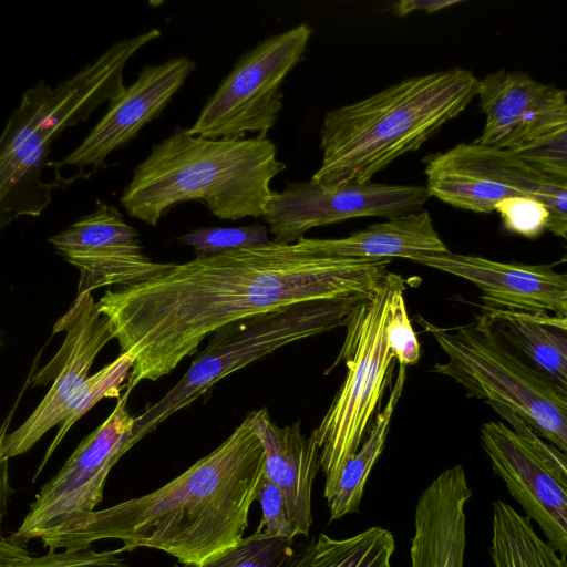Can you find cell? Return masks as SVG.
Instances as JSON below:
<instances>
[{
	"instance_id": "14",
	"label": "cell",
	"mask_w": 567,
	"mask_h": 567,
	"mask_svg": "<svg viewBox=\"0 0 567 567\" xmlns=\"http://www.w3.org/2000/svg\"><path fill=\"white\" fill-rule=\"evenodd\" d=\"M54 249L80 271L78 295L118 285L133 286L169 267L146 257L137 230L114 206L96 200V208L48 238Z\"/></svg>"
},
{
	"instance_id": "23",
	"label": "cell",
	"mask_w": 567,
	"mask_h": 567,
	"mask_svg": "<svg viewBox=\"0 0 567 567\" xmlns=\"http://www.w3.org/2000/svg\"><path fill=\"white\" fill-rule=\"evenodd\" d=\"M483 309L494 333L567 394V318L548 312Z\"/></svg>"
},
{
	"instance_id": "27",
	"label": "cell",
	"mask_w": 567,
	"mask_h": 567,
	"mask_svg": "<svg viewBox=\"0 0 567 567\" xmlns=\"http://www.w3.org/2000/svg\"><path fill=\"white\" fill-rule=\"evenodd\" d=\"M133 365V360L127 353L121 352L111 363L103 367L95 374L89 377L76 391L69 405L65 417L61 422L56 435L50 444L33 481L39 476L44 465L64 439L73 424L104 398H120L121 391L125 388Z\"/></svg>"
},
{
	"instance_id": "17",
	"label": "cell",
	"mask_w": 567,
	"mask_h": 567,
	"mask_svg": "<svg viewBox=\"0 0 567 567\" xmlns=\"http://www.w3.org/2000/svg\"><path fill=\"white\" fill-rule=\"evenodd\" d=\"M412 261L474 284L482 291V308L550 312L567 318V275L549 265L503 262L451 251Z\"/></svg>"
},
{
	"instance_id": "33",
	"label": "cell",
	"mask_w": 567,
	"mask_h": 567,
	"mask_svg": "<svg viewBox=\"0 0 567 567\" xmlns=\"http://www.w3.org/2000/svg\"><path fill=\"white\" fill-rule=\"evenodd\" d=\"M256 501L259 502L261 507V519L254 533L255 536L293 539L299 535L282 494L265 475H262L258 486Z\"/></svg>"
},
{
	"instance_id": "11",
	"label": "cell",
	"mask_w": 567,
	"mask_h": 567,
	"mask_svg": "<svg viewBox=\"0 0 567 567\" xmlns=\"http://www.w3.org/2000/svg\"><path fill=\"white\" fill-rule=\"evenodd\" d=\"M425 186L355 183L289 184L274 192L264 220L276 244H293L311 228L357 217L393 218L417 212L429 199Z\"/></svg>"
},
{
	"instance_id": "20",
	"label": "cell",
	"mask_w": 567,
	"mask_h": 567,
	"mask_svg": "<svg viewBox=\"0 0 567 567\" xmlns=\"http://www.w3.org/2000/svg\"><path fill=\"white\" fill-rule=\"evenodd\" d=\"M50 147L17 107L0 134V231L51 203L58 184L42 179Z\"/></svg>"
},
{
	"instance_id": "30",
	"label": "cell",
	"mask_w": 567,
	"mask_h": 567,
	"mask_svg": "<svg viewBox=\"0 0 567 567\" xmlns=\"http://www.w3.org/2000/svg\"><path fill=\"white\" fill-rule=\"evenodd\" d=\"M192 246L196 257L269 244L268 230L261 225L240 227H202L177 238Z\"/></svg>"
},
{
	"instance_id": "9",
	"label": "cell",
	"mask_w": 567,
	"mask_h": 567,
	"mask_svg": "<svg viewBox=\"0 0 567 567\" xmlns=\"http://www.w3.org/2000/svg\"><path fill=\"white\" fill-rule=\"evenodd\" d=\"M312 32L302 23L241 55L188 133L208 138L267 134L281 109V83L302 58Z\"/></svg>"
},
{
	"instance_id": "10",
	"label": "cell",
	"mask_w": 567,
	"mask_h": 567,
	"mask_svg": "<svg viewBox=\"0 0 567 567\" xmlns=\"http://www.w3.org/2000/svg\"><path fill=\"white\" fill-rule=\"evenodd\" d=\"M128 393L117 399L109 417L84 437L61 470L50 478L30 504L19 528L9 539L25 546L31 539L52 537L102 502L107 475L137 442L134 416L126 408Z\"/></svg>"
},
{
	"instance_id": "35",
	"label": "cell",
	"mask_w": 567,
	"mask_h": 567,
	"mask_svg": "<svg viewBox=\"0 0 567 567\" xmlns=\"http://www.w3.org/2000/svg\"><path fill=\"white\" fill-rule=\"evenodd\" d=\"M27 384L24 385L23 390L20 392V395H19L18 400L16 401V403L13 404L12 409L10 410L9 414L7 415V417L0 425V539L3 538L2 533H1L2 532V520H3V516L7 512L8 501L10 498V495L12 494V488H11L10 482H9V460L3 458L1 456V446H2L3 439H4L6 434L8 433L10 422H11L14 411L18 406V403L21 399V395L23 394V391L27 388Z\"/></svg>"
},
{
	"instance_id": "6",
	"label": "cell",
	"mask_w": 567,
	"mask_h": 567,
	"mask_svg": "<svg viewBox=\"0 0 567 567\" xmlns=\"http://www.w3.org/2000/svg\"><path fill=\"white\" fill-rule=\"evenodd\" d=\"M447 360L433 371L454 379L467 396L501 403L556 449L567 452V394L527 365L494 333L483 315L473 323L442 328L419 318Z\"/></svg>"
},
{
	"instance_id": "22",
	"label": "cell",
	"mask_w": 567,
	"mask_h": 567,
	"mask_svg": "<svg viewBox=\"0 0 567 567\" xmlns=\"http://www.w3.org/2000/svg\"><path fill=\"white\" fill-rule=\"evenodd\" d=\"M308 243L320 255L367 260H412L450 251L426 210L388 218L343 238H308Z\"/></svg>"
},
{
	"instance_id": "32",
	"label": "cell",
	"mask_w": 567,
	"mask_h": 567,
	"mask_svg": "<svg viewBox=\"0 0 567 567\" xmlns=\"http://www.w3.org/2000/svg\"><path fill=\"white\" fill-rule=\"evenodd\" d=\"M504 227L526 238H536L547 229L549 212L538 199L527 196H511L495 206Z\"/></svg>"
},
{
	"instance_id": "15",
	"label": "cell",
	"mask_w": 567,
	"mask_h": 567,
	"mask_svg": "<svg viewBox=\"0 0 567 567\" xmlns=\"http://www.w3.org/2000/svg\"><path fill=\"white\" fill-rule=\"evenodd\" d=\"M481 443L493 472L546 542L567 556V468L553 465L528 447L501 421L482 425Z\"/></svg>"
},
{
	"instance_id": "19",
	"label": "cell",
	"mask_w": 567,
	"mask_h": 567,
	"mask_svg": "<svg viewBox=\"0 0 567 567\" xmlns=\"http://www.w3.org/2000/svg\"><path fill=\"white\" fill-rule=\"evenodd\" d=\"M471 496L461 464L441 472L423 489L414 508L411 567H464L465 506Z\"/></svg>"
},
{
	"instance_id": "34",
	"label": "cell",
	"mask_w": 567,
	"mask_h": 567,
	"mask_svg": "<svg viewBox=\"0 0 567 567\" xmlns=\"http://www.w3.org/2000/svg\"><path fill=\"white\" fill-rule=\"evenodd\" d=\"M497 414L508 422L515 434L535 453L555 466L567 468L566 454L556 449L553 444L546 443L539 434L523 419L516 415L508 408L496 402H486Z\"/></svg>"
},
{
	"instance_id": "24",
	"label": "cell",
	"mask_w": 567,
	"mask_h": 567,
	"mask_svg": "<svg viewBox=\"0 0 567 567\" xmlns=\"http://www.w3.org/2000/svg\"><path fill=\"white\" fill-rule=\"evenodd\" d=\"M406 380V367L399 364L395 382L389 399L368 431V437L358 451L340 468L334 478L324 484V498L329 507V520L358 513L369 475L383 452L393 412L401 398Z\"/></svg>"
},
{
	"instance_id": "36",
	"label": "cell",
	"mask_w": 567,
	"mask_h": 567,
	"mask_svg": "<svg viewBox=\"0 0 567 567\" xmlns=\"http://www.w3.org/2000/svg\"><path fill=\"white\" fill-rule=\"evenodd\" d=\"M460 2V0H401L393 4V11L400 17L415 11L432 13L458 4Z\"/></svg>"
},
{
	"instance_id": "16",
	"label": "cell",
	"mask_w": 567,
	"mask_h": 567,
	"mask_svg": "<svg viewBox=\"0 0 567 567\" xmlns=\"http://www.w3.org/2000/svg\"><path fill=\"white\" fill-rule=\"evenodd\" d=\"M159 35V30L151 29L121 40L54 87L40 81L23 93L18 109L35 132L52 144L66 128L86 120L97 106L106 101L111 104L124 93L123 70L126 62Z\"/></svg>"
},
{
	"instance_id": "28",
	"label": "cell",
	"mask_w": 567,
	"mask_h": 567,
	"mask_svg": "<svg viewBox=\"0 0 567 567\" xmlns=\"http://www.w3.org/2000/svg\"><path fill=\"white\" fill-rule=\"evenodd\" d=\"M117 555L116 549L96 551L89 546L30 556L23 546L0 539V567H128Z\"/></svg>"
},
{
	"instance_id": "29",
	"label": "cell",
	"mask_w": 567,
	"mask_h": 567,
	"mask_svg": "<svg viewBox=\"0 0 567 567\" xmlns=\"http://www.w3.org/2000/svg\"><path fill=\"white\" fill-rule=\"evenodd\" d=\"M295 555L293 539L251 534L203 564H174L172 567H289Z\"/></svg>"
},
{
	"instance_id": "37",
	"label": "cell",
	"mask_w": 567,
	"mask_h": 567,
	"mask_svg": "<svg viewBox=\"0 0 567 567\" xmlns=\"http://www.w3.org/2000/svg\"><path fill=\"white\" fill-rule=\"evenodd\" d=\"M307 557V548H302L299 551H296V555L289 567H303Z\"/></svg>"
},
{
	"instance_id": "3",
	"label": "cell",
	"mask_w": 567,
	"mask_h": 567,
	"mask_svg": "<svg viewBox=\"0 0 567 567\" xmlns=\"http://www.w3.org/2000/svg\"><path fill=\"white\" fill-rule=\"evenodd\" d=\"M285 168L267 134L208 138L178 127L135 167L120 202L151 226L195 199L220 219L262 217L274 194L270 182Z\"/></svg>"
},
{
	"instance_id": "7",
	"label": "cell",
	"mask_w": 567,
	"mask_h": 567,
	"mask_svg": "<svg viewBox=\"0 0 567 567\" xmlns=\"http://www.w3.org/2000/svg\"><path fill=\"white\" fill-rule=\"evenodd\" d=\"M404 278L388 272L378 291L351 313L343 344L326 373L341 362L346 379L320 424L311 432L319 447L320 468L330 483L362 444L395 363L385 323L392 293Z\"/></svg>"
},
{
	"instance_id": "12",
	"label": "cell",
	"mask_w": 567,
	"mask_h": 567,
	"mask_svg": "<svg viewBox=\"0 0 567 567\" xmlns=\"http://www.w3.org/2000/svg\"><path fill=\"white\" fill-rule=\"evenodd\" d=\"M65 331L62 347L29 384H53L32 414L13 432L7 433L1 456L10 460L29 451L50 429L61 423L76 391L89 378L94 359L114 339L109 319L91 292L78 295L68 311L55 322L53 333Z\"/></svg>"
},
{
	"instance_id": "26",
	"label": "cell",
	"mask_w": 567,
	"mask_h": 567,
	"mask_svg": "<svg viewBox=\"0 0 567 567\" xmlns=\"http://www.w3.org/2000/svg\"><path fill=\"white\" fill-rule=\"evenodd\" d=\"M394 550L393 534L381 526L342 539L321 533L307 545L303 567H391Z\"/></svg>"
},
{
	"instance_id": "31",
	"label": "cell",
	"mask_w": 567,
	"mask_h": 567,
	"mask_svg": "<svg viewBox=\"0 0 567 567\" xmlns=\"http://www.w3.org/2000/svg\"><path fill=\"white\" fill-rule=\"evenodd\" d=\"M406 282L394 290L391 296L385 323V337L400 365L416 364L420 354V343L408 317L403 292Z\"/></svg>"
},
{
	"instance_id": "18",
	"label": "cell",
	"mask_w": 567,
	"mask_h": 567,
	"mask_svg": "<svg viewBox=\"0 0 567 567\" xmlns=\"http://www.w3.org/2000/svg\"><path fill=\"white\" fill-rule=\"evenodd\" d=\"M194 68V61L187 56L144 66L82 143L55 165L81 169L90 166L93 171L103 167L112 152L127 144L158 116Z\"/></svg>"
},
{
	"instance_id": "25",
	"label": "cell",
	"mask_w": 567,
	"mask_h": 567,
	"mask_svg": "<svg viewBox=\"0 0 567 567\" xmlns=\"http://www.w3.org/2000/svg\"><path fill=\"white\" fill-rule=\"evenodd\" d=\"M488 553L494 567H567L566 558L537 534L532 520L503 501L493 503Z\"/></svg>"
},
{
	"instance_id": "5",
	"label": "cell",
	"mask_w": 567,
	"mask_h": 567,
	"mask_svg": "<svg viewBox=\"0 0 567 567\" xmlns=\"http://www.w3.org/2000/svg\"><path fill=\"white\" fill-rule=\"evenodd\" d=\"M369 298L351 296L301 302L219 328L182 379L134 417L135 441L190 405L225 377L281 347L346 327L353 310Z\"/></svg>"
},
{
	"instance_id": "2",
	"label": "cell",
	"mask_w": 567,
	"mask_h": 567,
	"mask_svg": "<svg viewBox=\"0 0 567 567\" xmlns=\"http://www.w3.org/2000/svg\"><path fill=\"white\" fill-rule=\"evenodd\" d=\"M252 412L213 452L154 492L92 511L66 530L42 539L49 550L118 539L116 549L162 550L199 565L237 545L264 475L265 451Z\"/></svg>"
},
{
	"instance_id": "1",
	"label": "cell",
	"mask_w": 567,
	"mask_h": 567,
	"mask_svg": "<svg viewBox=\"0 0 567 567\" xmlns=\"http://www.w3.org/2000/svg\"><path fill=\"white\" fill-rule=\"evenodd\" d=\"M391 260L324 256L301 238L196 257L96 302L133 365L126 393L156 381L219 328L296 303L372 297Z\"/></svg>"
},
{
	"instance_id": "13",
	"label": "cell",
	"mask_w": 567,
	"mask_h": 567,
	"mask_svg": "<svg viewBox=\"0 0 567 567\" xmlns=\"http://www.w3.org/2000/svg\"><path fill=\"white\" fill-rule=\"evenodd\" d=\"M476 95L485 115L474 143L509 151L522 159L567 138V93L528 74L499 70L478 80Z\"/></svg>"
},
{
	"instance_id": "4",
	"label": "cell",
	"mask_w": 567,
	"mask_h": 567,
	"mask_svg": "<svg viewBox=\"0 0 567 567\" xmlns=\"http://www.w3.org/2000/svg\"><path fill=\"white\" fill-rule=\"evenodd\" d=\"M478 79L453 68L404 79L326 113L318 184L368 183L402 155L419 150L476 96Z\"/></svg>"
},
{
	"instance_id": "8",
	"label": "cell",
	"mask_w": 567,
	"mask_h": 567,
	"mask_svg": "<svg viewBox=\"0 0 567 567\" xmlns=\"http://www.w3.org/2000/svg\"><path fill=\"white\" fill-rule=\"evenodd\" d=\"M426 189L430 196L465 210L489 214L502 199L527 196L549 212L547 229L567 235V181L547 175L513 152L461 143L427 158Z\"/></svg>"
},
{
	"instance_id": "21",
	"label": "cell",
	"mask_w": 567,
	"mask_h": 567,
	"mask_svg": "<svg viewBox=\"0 0 567 567\" xmlns=\"http://www.w3.org/2000/svg\"><path fill=\"white\" fill-rule=\"evenodd\" d=\"M251 425L265 451L264 475L275 484L299 535L308 536L312 524L311 491L320 468L319 447L312 433L306 437L300 422L279 426L266 408L254 410Z\"/></svg>"
}]
</instances>
